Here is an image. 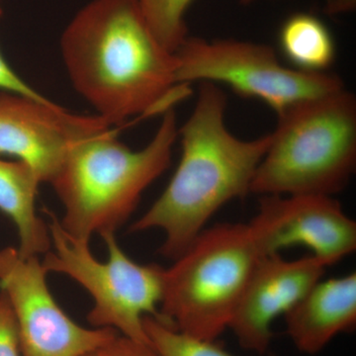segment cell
<instances>
[{
    "label": "cell",
    "instance_id": "obj_1",
    "mask_svg": "<svg viewBox=\"0 0 356 356\" xmlns=\"http://www.w3.org/2000/svg\"><path fill=\"white\" fill-rule=\"evenodd\" d=\"M74 89L110 125L165 114L191 95L178 60L159 43L137 0H91L60 38Z\"/></svg>",
    "mask_w": 356,
    "mask_h": 356
},
{
    "label": "cell",
    "instance_id": "obj_2",
    "mask_svg": "<svg viewBox=\"0 0 356 356\" xmlns=\"http://www.w3.org/2000/svg\"><path fill=\"white\" fill-rule=\"evenodd\" d=\"M227 95L217 83L201 81L195 107L178 135L179 165L163 193L131 233L159 229L165 238L161 254L177 259L225 204L250 194L255 172L270 146L271 134L238 139L225 122Z\"/></svg>",
    "mask_w": 356,
    "mask_h": 356
},
{
    "label": "cell",
    "instance_id": "obj_3",
    "mask_svg": "<svg viewBox=\"0 0 356 356\" xmlns=\"http://www.w3.org/2000/svg\"><path fill=\"white\" fill-rule=\"evenodd\" d=\"M104 129L76 142L50 184L64 207L60 220L72 238L116 233L138 207L142 194L168 170L178 137L175 109L163 114L153 139L133 151Z\"/></svg>",
    "mask_w": 356,
    "mask_h": 356
},
{
    "label": "cell",
    "instance_id": "obj_4",
    "mask_svg": "<svg viewBox=\"0 0 356 356\" xmlns=\"http://www.w3.org/2000/svg\"><path fill=\"white\" fill-rule=\"evenodd\" d=\"M250 193L334 196L356 168V98L346 88L277 115Z\"/></svg>",
    "mask_w": 356,
    "mask_h": 356
},
{
    "label": "cell",
    "instance_id": "obj_5",
    "mask_svg": "<svg viewBox=\"0 0 356 356\" xmlns=\"http://www.w3.org/2000/svg\"><path fill=\"white\" fill-rule=\"evenodd\" d=\"M261 257L248 224L204 229L165 269L158 318L177 331L217 341L229 329Z\"/></svg>",
    "mask_w": 356,
    "mask_h": 356
},
{
    "label": "cell",
    "instance_id": "obj_6",
    "mask_svg": "<svg viewBox=\"0 0 356 356\" xmlns=\"http://www.w3.org/2000/svg\"><path fill=\"white\" fill-rule=\"evenodd\" d=\"M47 215L51 247L41 261L46 273L65 274L90 294L93 307L88 321L93 327H110L149 343L143 321L146 316L159 318L165 268L132 261L119 247L114 233L102 236L108 261H97L89 243L70 236L51 211Z\"/></svg>",
    "mask_w": 356,
    "mask_h": 356
},
{
    "label": "cell",
    "instance_id": "obj_7",
    "mask_svg": "<svg viewBox=\"0 0 356 356\" xmlns=\"http://www.w3.org/2000/svg\"><path fill=\"white\" fill-rule=\"evenodd\" d=\"M175 55L178 83H225L243 97L266 103L277 115L296 103L346 88L341 77L331 72L285 67L266 44L187 37Z\"/></svg>",
    "mask_w": 356,
    "mask_h": 356
},
{
    "label": "cell",
    "instance_id": "obj_8",
    "mask_svg": "<svg viewBox=\"0 0 356 356\" xmlns=\"http://www.w3.org/2000/svg\"><path fill=\"white\" fill-rule=\"evenodd\" d=\"M47 274L39 257L0 248V291L13 309L22 356H84L119 334L72 320L54 299Z\"/></svg>",
    "mask_w": 356,
    "mask_h": 356
},
{
    "label": "cell",
    "instance_id": "obj_9",
    "mask_svg": "<svg viewBox=\"0 0 356 356\" xmlns=\"http://www.w3.org/2000/svg\"><path fill=\"white\" fill-rule=\"evenodd\" d=\"M248 224L261 257L304 245L327 267L355 252L356 222L334 196H261Z\"/></svg>",
    "mask_w": 356,
    "mask_h": 356
},
{
    "label": "cell",
    "instance_id": "obj_10",
    "mask_svg": "<svg viewBox=\"0 0 356 356\" xmlns=\"http://www.w3.org/2000/svg\"><path fill=\"white\" fill-rule=\"evenodd\" d=\"M112 127L102 117L72 113L51 100L0 92V154L31 166L50 184L72 145Z\"/></svg>",
    "mask_w": 356,
    "mask_h": 356
},
{
    "label": "cell",
    "instance_id": "obj_11",
    "mask_svg": "<svg viewBox=\"0 0 356 356\" xmlns=\"http://www.w3.org/2000/svg\"><path fill=\"white\" fill-rule=\"evenodd\" d=\"M325 268L312 255L295 261L281 254L261 257L229 325L241 348L266 355L273 339L274 321L323 280Z\"/></svg>",
    "mask_w": 356,
    "mask_h": 356
},
{
    "label": "cell",
    "instance_id": "obj_12",
    "mask_svg": "<svg viewBox=\"0 0 356 356\" xmlns=\"http://www.w3.org/2000/svg\"><path fill=\"white\" fill-rule=\"evenodd\" d=\"M296 350L315 355L356 324V274L320 280L284 315Z\"/></svg>",
    "mask_w": 356,
    "mask_h": 356
},
{
    "label": "cell",
    "instance_id": "obj_13",
    "mask_svg": "<svg viewBox=\"0 0 356 356\" xmlns=\"http://www.w3.org/2000/svg\"><path fill=\"white\" fill-rule=\"evenodd\" d=\"M41 180L23 161L0 159V210L10 218L19 236V254L39 257L51 250L50 229L36 211Z\"/></svg>",
    "mask_w": 356,
    "mask_h": 356
},
{
    "label": "cell",
    "instance_id": "obj_14",
    "mask_svg": "<svg viewBox=\"0 0 356 356\" xmlns=\"http://www.w3.org/2000/svg\"><path fill=\"white\" fill-rule=\"evenodd\" d=\"M278 41L283 56L302 72H327L336 58L332 32L313 14L289 16L281 26Z\"/></svg>",
    "mask_w": 356,
    "mask_h": 356
},
{
    "label": "cell",
    "instance_id": "obj_15",
    "mask_svg": "<svg viewBox=\"0 0 356 356\" xmlns=\"http://www.w3.org/2000/svg\"><path fill=\"white\" fill-rule=\"evenodd\" d=\"M137 1L154 38L170 53H177L188 37L184 16L194 0Z\"/></svg>",
    "mask_w": 356,
    "mask_h": 356
},
{
    "label": "cell",
    "instance_id": "obj_16",
    "mask_svg": "<svg viewBox=\"0 0 356 356\" xmlns=\"http://www.w3.org/2000/svg\"><path fill=\"white\" fill-rule=\"evenodd\" d=\"M143 324L147 339L159 356H236L224 350L216 341L177 331L153 316H146Z\"/></svg>",
    "mask_w": 356,
    "mask_h": 356
},
{
    "label": "cell",
    "instance_id": "obj_17",
    "mask_svg": "<svg viewBox=\"0 0 356 356\" xmlns=\"http://www.w3.org/2000/svg\"><path fill=\"white\" fill-rule=\"evenodd\" d=\"M0 356H22L17 324L10 304L0 291Z\"/></svg>",
    "mask_w": 356,
    "mask_h": 356
},
{
    "label": "cell",
    "instance_id": "obj_18",
    "mask_svg": "<svg viewBox=\"0 0 356 356\" xmlns=\"http://www.w3.org/2000/svg\"><path fill=\"white\" fill-rule=\"evenodd\" d=\"M84 356H159L151 343H140L127 337L117 334L108 343Z\"/></svg>",
    "mask_w": 356,
    "mask_h": 356
},
{
    "label": "cell",
    "instance_id": "obj_19",
    "mask_svg": "<svg viewBox=\"0 0 356 356\" xmlns=\"http://www.w3.org/2000/svg\"><path fill=\"white\" fill-rule=\"evenodd\" d=\"M3 13L2 9L1 0H0V17ZM0 89L2 91H9V92L19 93L26 96H30L38 99H44V96L39 93L38 91L32 88L29 84L25 83L22 79L7 64L0 51Z\"/></svg>",
    "mask_w": 356,
    "mask_h": 356
},
{
    "label": "cell",
    "instance_id": "obj_20",
    "mask_svg": "<svg viewBox=\"0 0 356 356\" xmlns=\"http://www.w3.org/2000/svg\"><path fill=\"white\" fill-rule=\"evenodd\" d=\"M257 1V0H241V3L245 6V4L252 3V2Z\"/></svg>",
    "mask_w": 356,
    "mask_h": 356
}]
</instances>
